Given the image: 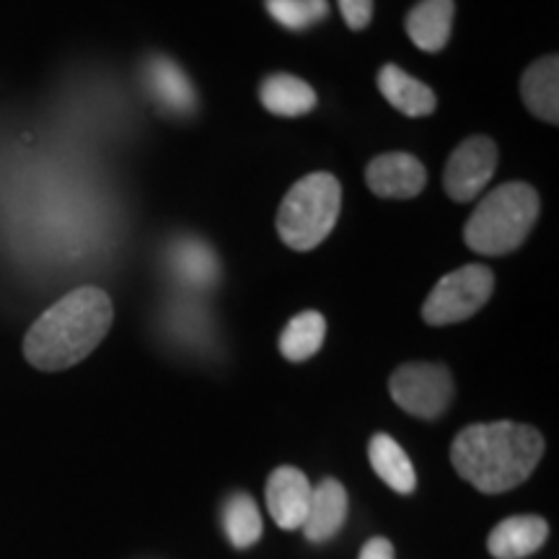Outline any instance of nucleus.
Listing matches in <instances>:
<instances>
[{
	"instance_id": "obj_15",
	"label": "nucleus",
	"mask_w": 559,
	"mask_h": 559,
	"mask_svg": "<svg viewBox=\"0 0 559 559\" xmlns=\"http://www.w3.org/2000/svg\"><path fill=\"white\" fill-rule=\"evenodd\" d=\"M453 0H419L407 16V34L423 52H440L451 39Z\"/></svg>"
},
{
	"instance_id": "obj_17",
	"label": "nucleus",
	"mask_w": 559,
	"mask_h": 559,
	"mask_svg": "<svg viewBox=\"0 0 559 559\" xmlns=\"http://www.w3.org/2000/svg\"><path fill=\"white\" fill-rule=\"evenodd\" d=\"M368 456H370V466L379 477L386 481V485L400 495H409L415 492L417 487V474L415 466L400 443L394 438L386 436V432H379L373 436L368 445Z\"/></svg>"
},
{
	"instance_id": "obj_23",
	"label": "nucleus",
	"mask_w": 559,
	"mask_h": 559,
	"mask_svg": "<svg viewBox=\"0 0 559 559\" xmlns=\"http://www.w3.org/2000/svg\"><path fill=\"white\" fill-rule=\"evenodd\" d=\"M358 559H394V547L383 536H376V539L362 544Z\"/></svg>"
},
{
	"instance_id": "obj_14",
	"label": "nucleus",
	"mask_w": 559,
	"mask_h": 559,
	"mask_svg": "<svg viewBox=\"0 0 559 559\" xmlns=\"http://www.w3.org/2000/svg\"><path fill=\"white\" fill-rule=\"evenodd\" d=\"M523 104L549 124L559 122V60L557 55L536 60L521 79Z\"/></svg>"
},
{
	"instance_id": "obj_21",
	"label": "nucleus",
	"mask_w": 559,
	"mask_h": 559,
	"mask_svg": "<svg viewBox=\"0 0 559 559\" xmlns=\"http://www.w3.org/2000/svg\"><path fill=\"white\" fill-rule=\"evenodd\" d=\"M270 16L290 32H304L330 13L326 0H267Z\"/></svg>"
},
{
	"instance_id": "obj_4",
	"label": "nucleus",
	"mask_w": 559,
	"mask_h": 559,
	"mask_svg": "<svg viewBox=\"0 0 559 559\" xmlns=\"http://www.w3.org/2000/svg\"><path fill=\"white\" fill-rule=\"evenodd\" d=\"M342 187L332 174H309L293 185L277 210L280 239L296 251L317 249L340 218Z\"/></svg>"
},
{
	"instance_id": "obj_5",
	"label": "nucleus",
	"mask_w": 559,
	"mask_h": 559,
	"mask_svg": "<svg viewBox=\"0 0 559 559\" xmlns=\"http://www.w3.org/2000/svg\"><path fill=\"white\" fill-rule=\"evenodd\" d=\"M495 288V275L485 264H466L440 277L423 304V319L432 326L459 324L487 304Z\"/></svg>"
},
{
	"instance_id": "obj_19",
	"label": "nucleus",
	"mask_w": 559,
	"mask_h": 559,
	"mask_svg": "<svg viewBox=\"0 0 559 559\" xmlns=\"http://www.w3.org/2000/svg\"><path fill=\"white\" fill-rule=\"evenodd\" d=\"M326 337V321L319 311H304L285 326L280 334V353L285 360L304 362L313 358L324 345Z\"/></svg>"
},
{
	"instance_id": "obj_13",
	"label": "nucleus",
	"mask_w": 559,
	"mask_h": 559,
	"mask_svg": "<svg viewBox=\"0 0 559 559\" xmlns=\"http://www.w3.org/2000/svg\"><path fill=\"white\" fill-rule=\"evenodd\" d=\"M347 519V492L337 479H324L319 487L311 489L309 513L304 521L306 539L313 544L330 542L337 531L345 526Z\"/></svg>"
},
{
	"instance_id": "obj_3",
	"label": "nucleus",
	"mask_w": 559,
	"mask_h": 559,
	"mask_svg": "<svg viewBox=\"0 0 559 559\" xmlns=\"http://www.w3.org/2000/svg\"><path fill=\"white\" fill-rule=\"evenodd\" d=\"M539 218V194L523 181H508L479 202L466 221L464 241L477 254L498 257L519 249Z\"/></svg>"
},
{
	"instance_id": "obj_20",
	"label": "nucleus",
	"mask_w": 559,
	"mask_h": 559,
	"mask_svg": "<svg viewBox=\"0 0 559 559\" xmlns=\"http://www.w3.org/2000/svg\"><path fill=\"white\" fill-rule=\"evenodd\" d=\"M223 528L236 549L254 547L262 536V515L247 492L230 495L223 506Z\"/></svg>"
},
{
	"instance_id": "obj_9",
	"label": "nucleus",
	"mask_w": 559,
	"mask_h": 559,
	"mask_svg": "<svg viewBox=\"0 0 559 559\" xmlns=\"http://www.w3.org/2000/svg\"><path fill=\"white\" fill-rule=\"evenodd\" d=\"M169 270L181 288L210 290L221 280V260L207 241L198 236H179L169 243Z\"/></svg>"
},
{
	"instance_id": "obj_18",
	"label": "nucleus",
	"mask_w": 559,
	"mask_h": 559,
	"mask_svg": "<svg viewBox=\"0 0 559 559\" xmlns=\"http://www.w3.org/2000/svg\"><path fill=\"white\" fill-rule=\"evenodd\" d=\"M260 99L264 109L277 117H304L317 107V94L306 81L288 73H275L262 83Z\"/></svg>"
},
{
	"instance_id": "obj_2",
	"label": "nucleus",
	"mask_w": 559,
	"mask_h": 559,
	"mask_svg": "<svg viewBox=\"0 0 559 559\" xmlns=\"http://www.w3.org/2000/svg\"><path fill=\"white\" fill-rule=\"evenodd\" d=\"M542 456V432L515 423L469 425L451 445L456 472L485 495H500L523 485Z\"/></svg>"
},
{
	"instance_id": "obj_12",
	"label": "nucleus",
	"mask_w": 559,
	"mask_h": 559,
	"mask_svg": "<svg viewBox=\"0 0 559 559\" xmlns=\"http://www.w3.org/2000/svg\"><path fill=\"white\" fill-rule=\"evenodd\" d=\"M549 526L542 515H513L495 526L487 549L495 559H523L544 547Z\"/></svg>"
},
{
	"instance_id": "obj_11",
	"label": "nucleus",
	"mask_w": 559,
	"mask_h": 559,
	"mask_svg": "<svg viewBox=\"0 0 559 559\" xmlns=\"http://www.w3.org/2000/svg\"><path fill=\"white\" fill-rule=\"evenodd\" d=\"M311 485L306 474L293 466H280L267 479V510L280 528H300L309 513Z\"/></svg>"
},
{
	"instance_id": "obj_7",
	"label": "nucleus",
	"mask_w": 559,
	"mask_h": 559,
	"mask_svg": "<svg viewBox=\"0 0 559 559\" xmlns=\"http://www.w3.org/2000/svg\"><path fill=\"white\" fill-rule=\"evenodd\" d=\"M498 166V145L489 138H469L451 153L443 171V187L451 200L469 202L485 192Z\"/></svg>"
},
{
	"instance_id": "obj_8",
	"label": "nucleus",
	"mask_w": 559,
	"mask_h": 559,
	"mask_svg": "<svg viewBox=\"0 0 559 559\" xmlns=\"http://www.w3.org/2000/svg\"><path fill=\"white\" fill-rule=\"evenodd\" d=\"M366 181L379 198L412 200L428 185V171L409 153H386L373 158L366 169Z\"/></svg>"
},
{
	"instance_id": "obj_22",
	"label": "nucleus",
	"mask_w": 559,
	"mask_h": 559,
	"mask_svg": "<svg viewBox=\"0 0 559 559\" xmlns=\"http://www.w3.org/2000/svg\"><path fill=\"white\" fill-rule=\"evenodd\" d=\"M342 19L353 32L366 29L373 19V0H340Z\"/></svg>"
},
{
	"instance_id": "obj_16",
	"label": "nucleus",
	"mask_w": 559,
	"mask_h": 559,
	"mask_svg": "<svg viewBox=\"0 0 559 559\" xmlns=\"http://www.w3.org/2000/svg\"><path fill=\"white\" fill-rule=\"evenodd\" d=\"M379 88L391 107H396L407 117H428L436 111V94L423 81L412 79L396 66H383L379 70Z\"/></svg>"
},
{
	"instance_id": "obj_6",
	"label": "nucleus",
	"mask_w": 559,
	"mask_h": 559,
	"mask_svg": "<svg viewBox=\"0 0 559 559\" xmlns=\"http://www.w3.org/2000/svg\"><path fill=\"white\" fill-rule=\"evenodd\" d=\"M389 389L404 412L423 419L440 417L453 400L451 373L432 362H407V366L396 368Z\"/></svg>"
},
{
	"instance_id": "obj_1",
	"label": "nucleus",
	"mask_w": 559,
	"mask_h": 559,
	"mask_svg": "<svg viewBox=\"0 0 559 559\" xmlns=\"http://www.w3.org/2000/svg\"><path fill=\"white\" fill-rule=\"evenodd\" d=\"M111 319H115V309L107 293L94 285L75 288L58 304H52L26 332V360L47 373L73 368L102 345Z\"/></svg>"
},
{
	"instance_id": "obj_10",
	"label": "nucleus",
	"mask_w": 559,
	"mask_h": 559,
	"mask_svg": "<svg viewBox=\"0 0 559 559\" xmlns=\"http://www.w3.org/2000/svg\"><path fill=\"white\" fill-rule=\"evenodd\" d=\"M145 86H148L151 99L169 115L190 117L198 109V94H194L192 81L177 62L164 55H153L145 62Z\"/></svg>"
}]
</instances>
